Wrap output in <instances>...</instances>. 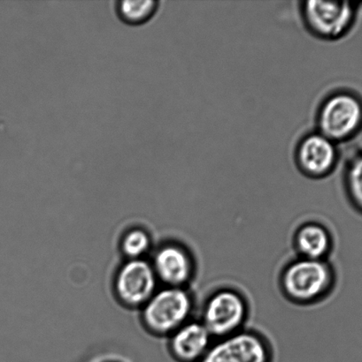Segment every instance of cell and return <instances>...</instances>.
I'll return each mask as SVG.
<instances>
[{
	"label": "cell",
	"mask_w": 362,
	"mask_h": 362,
	"mask_svg": "<svg viewBox=\"0 0 362 362\" xmlns=\"http://www.w3.org/2000/svg\"><path fill=\"white\" fill-rule=\"evenodd\" d=\"M195 310L196 300L189 288L166 286L145 305L144 322L151 332L169 337L193 320Z\"/></svg>",
	"instance_id": "5b68a950"
},
{
	"label": "cell",
	"mask_w": 362,
	"mask_h": 362,
	"mask_svg": "<svg viewBox=\"0 0 362 362\" xmlns=\"http://www.w3.org/2000/svg\"><path fill=\"white\" fill-rule=\"evenodd\" d=\"M274 349L264 333L246 328L236 334L215 339L201 362H273Z\"/></svg>",
	"instance_id": "52a82bcc"
},
{
	"label": "cell",
	"mask_w": 362,
	"mask_h": 362,
	"mask_svg": "<svg viewBox=\"0 0 362 362\" xmlns=\"http://www.w3.org/2000/svg\"><path fill=\"white\" fill-rule=\"evenodd\" d=\"M157 279L168 287L189 288L197 275L198 265L193 252L184 245H163L155 255L152 264Z\"/></svg>",
	"instance_id": "ba28073f"
},
{
	"label": "cell",
	"mask_w": 362,
	"mask_h": 362,
	"mask_svg": "<svg viewBox=\"0 0 362 362\" xmlns=\"http://www.w3.org/2000/svg\"><path fill=\"white\" fill-rule=\"evenodd\" d=\"M251 304L242 291L232 286L216 287L205 297L198 320L214 339L225 338L247 328Z\"/></svg>",
	"instance_id": "3957f363"
},
{
	"label": "cell",
	"mask_w": 362,
	"mask_h": 362,
	"mask_svg": "<svg viewBox=\"0 0 362 362\" xmlns=\"http://www.w3.org/2000/svg\"><path fill=\"white\" fill-rule=\"evenodd\" d=\"M359 7L349 1L303 0L298 3L301 24L308 34L322 42H338L356 23Z\"/></svg>",
	"instance_id": "277c9868"
},
{
	"label": "cell",
	"mask_w": 362,
	"mask_h": 362,
	"mask_svg": "<svg viewBox=\"0 0 362 362\" xmlns=\"http://www.w3.org/2000/svg\"><path fill=\"white\" fill-rule=\"evenodd\" d=\"M336 280V269L331 261L296 257L280 271L278 288L290 303L313 306L332 296Z\"/></svg>",
	"instance_id": "6da1fadb"
},
{
	"label": "cell",
	"mask_w": 362,
	"mask_h": 362,
	"mask_svg": "<svg viewBox=\"0 0 362 362\" xmlns=\"http://www.w3.org/2000/svg\"><path fill=\"white\" fill-rule=\"evenodd\" d=\"M293 247L296 257L311 260H329L335 240L331 230L317 220L300 223L294 230Z\"/></svg>",
	"instance_id": "8fae6325"
},
{
	"label": "cell",
	"mask_w": 362,
	"mask_h": 362,
	"mask_svg": "<svg viewBox=\"0 0 362 362\" xmlns=\"http://www.w3.org/2000/svg\"><path fill=\"white\" fill-rule=\"evenodd\" d=\"M157 279L152 264L142 259L130 260L116 276L117 296L128 306L145 305L156 293Z\"/></svg>",
	"instance_id": "9c48e42d"
},
{
	"label": "cell",
	"mask_w": 362,
	"mask_h": 362,
	"mask_svg": "<svg viewBox=\"0 0 362 362\" xmlns=\"http://www.w3.org/2000/svg\"><path fill=\"white\" fill-rule=\"evenodd\" d=\"M340 158L339 145L315 129L302 134L293 150L298 171L313 180L331 177L338 169Z\"/></svg>",
	"instance_id": "8992f818"
},
{
	"label": "cell",
	"mask_w": 362,
	"mask_h": 362,
	"mask_svg": "<svg viewBox=\"0 0 362 362\" xmlns=\"http://www.w3.org/2000/svg\"><path fill=\"white\" fill-rule=\"evenodd\" d=\"M169 338L170 354L177 362H201L215 341L198 318L186 322Z\"/></svg>",
	"instance_id": "30bf717a"
},
{
	"label": "cell",
	"mask_w": 362,
	"mask_h": 362,
	"mask_svg": "<svg viewBox=\"0 0 362 362\" xmlns=\"http://www.w3.org/2000/svg\"><path fill=\"white\" fill-rule=\"evenodd\" d=\"M150 247V239L144 230H130L123 240V250L130 260L140 259Z\"/></svg>",
	"instance_id": "5bb4252c"
},
{
	"label": "cell",
	"mask_w": 362,
	"mask_h": 362,
	"mask_svg": "<svg viewBox=\"0 0 362 362\" xmlns=\"http://www.w3.org/2000/svg\"><path fill=\"white\" fill-rule=\"evenodd\" d=\"M161 2L154 0L147 1H116L115 12L123 23L129 26H141L150 21L156 16L159 9Z\"/></svg>",
	"instance_id": "7c38bea8"
},
{
	"label": "cell",
	"mask_w": 362,
	"mask_h": 362,
	"mask_svg": "<svg viewBox=\"0 0 362 362\" xmlns=\"http://www.w3.org/2000/svg\"><path fill=\"white\" fill-rule=\"evenodd\" d=\"M343 187L350 204L362 214V152L354 155L346 163L343 173Z\"/></svg>",
	"instance_id": "4fadbf2b"
},
{
	"label": "cell",
	"mask_w": 362,
	"mask_h": 362,
	"mask_svg": "<svg viewBox=\"0 0 362 362\" xmlns=\"http://www.w3.org/2000/svg\"><path fill=\"white\" fill-rule=\"evenodd\" d=\"M362 129V99L347 88L326 93L315 112V129L336 144L347 143Z\"/></svg>",
	"instance_id": "7a4b0ae2"
}]
</instances>
